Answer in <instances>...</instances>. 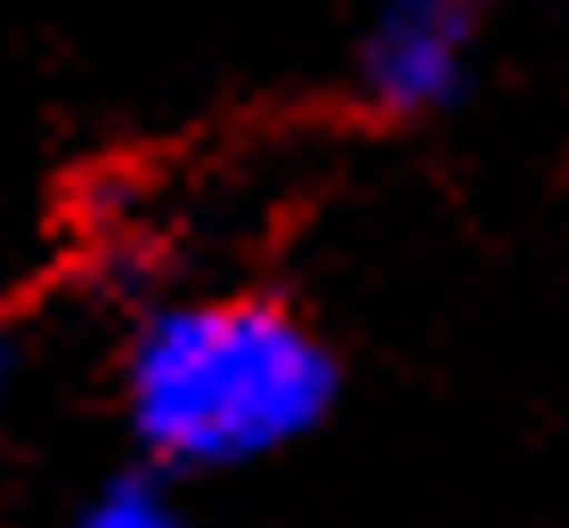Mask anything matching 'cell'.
Listing matches in <instances>:
<instances>
[{"label": "cell", "mask_w": 569, "mask_h": 528, "mask_svg": "<svg viewBox=\"0 0 569 528\" xmlns=\"http://www.w3.org/2000/svg\"><path fill=\"white\" fill-rule=\"evenodd\" d=\"M333 407V350L284 301L196 293L139 317L122 422L154 471H244L301 447Z\"/></svg>", "instance_id": "1"}, {"label": "cell", "mask_w": 569, "mask_h": 528, "mask_svg": "<svg viewBox=\"0 0 569 528\" xmlns=\"http://www.w3.org/2000/svg\"><path fill=\"white\" fill-rule=\"evenodd\" d=\"M480 0H367L358 24V98L375 114H439L472 82Z\"/></svg>", "instance_id": "2"}, {"label": "cell", "mask_w": 569, "mask_h": 528, "mask_svg": "<svg viewBox=\"0 0 569 528\" xmlns=\"http://www.w3.org/2000/svg\"><path fill=\"white\" fill-rule=\"evenodd\" d=\"M73 528H196V512L179 505L163 480L139 471V480H107L82 512H73Z\"/></svg>", "instance_id": "3"}, {"label": "cell", "mask_w": 569, "mask_h": 528, "mask_svg": "<svg viewBox=\"0 0 569 528\" xmlns=\"http://www.w3.org/2000/svg\"><path fill=\"white\" fill-rule=\"evenodd\" d=\"M9 375H17V341H9V326H0V390H9Z\"/></svg>", "instance_id": "4"}]
</instances>
